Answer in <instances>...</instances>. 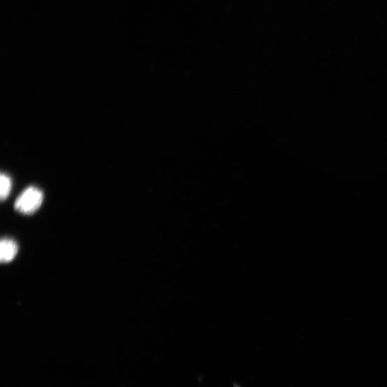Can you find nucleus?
Instances as JSON below:
<instances>
[{"mask_svg": "<svg viewBox=\"0 0 387 387\" xmlns=\"http://www.w3.org/2000/svg\"><path fill=\"white\" fill-rule=\"evenodd\" d=\"M43 193L37 188L26 189L16 199L15 209L23 215H33L40 208L43 202Z\"/></svg>", "mask_w": 387, "mask_h": 387, "instance_id": "nucleus-1", "label": "nucleus"}, {"mask_svg": "<svg viewBox=\"0 0 387 387\" xmlns=\"http://www.w3.org/2000/svg\"><path fill=\"white\" fill-rule=\"evenodd\" d=\"M18 252L17 243L9 238H3L0 243V261L3 264H8L15 259Z\"/></svg>", "mask_w": 387, "mask_h": 387, "instance_id": "nucleus-2", "label": "nucleus"}, {"mask_svg": "<svg viewBox=\"0 0 387 387\" xmlns=\"http://www.w3.org/2000/svg\"><path fill=\"white\" fill-rule=\"evenodd\" d=\"M0 185H1L0 197H1L2 201H4L8 199L11 192L12 181L10 177L7 174H2L1 179H0Z\"/></svg>", "mask_w": 387, "mask_h": 387, "instance_id": "nucleus-3", "label": "nucleus"}]
</instances>
